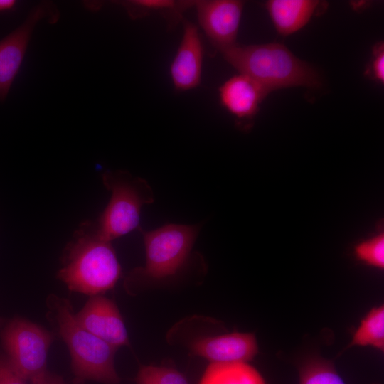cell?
Wrapping results in <instances>:
<instances>
[{
	"label": "cell",
	"instance_id": "cell-1",
	"mask_svg": "<svg viewBox=\"0 0 384 384\" xmlns=\"http://www.w3.org/2000/svg\"><path fill=\"white\" fill-rule=\"evenodd\" d=\"M121 273L111 242L98 235L94 222L82 223L66 248L58 278L70 290L92 297L112 289Z\"/></svg>",
	"mask_w": 384,
	"mask_h": 384
},
{
	"label": "cell",
	"instance_id": "cell-2",
	"mask_svg": "<svg viewBox=\"0 0 384 384\" xmlns=\"http://www.w3.org/2000/svg\"><path fill=\"white\" fill-rule=\"evenodd\" d=\"M220 52L240 74L256 81L268 93L295 86L316 88L321 84L316 70L282 44L236 43Z\"/></svg>",
	"mask_w": 384,
	"mask_h": 384
},
{
	"label": "cell",
	"instance_id": "cell-3",
	"mask_svg": "<svg viewBox=\"0 0 384 384\" xmlns=\"http://www.w3.org/2000/svg\"><path fill=\"white\" fill-rule=\"evenodd\" d=\"M55 309L59 333L69 349L76 383L90 380L118 384L114 363L117 348L82 326L68 300H58Z\"/></svg>",
	"mask_w": 384,
	"mask_h": 384
},
{
	"label": "cell",
	"instance_id": "cell-4",
	"mask_svg": "<svg viewBox=\"0 0 384 384\" xmlns=\"http://www.w3.org/2000/svg\"><path fill=\"white\" fill-rule=\"evenodd\" d=\"M102 181L111 196L94 224L98 235L112 242L140 228L142 208L154 202V194L146 180L127 171H106Z\"/></svg>",
	"mask_w": 384,
	"mask_h": 384
},
{
	"label": "cell",
	"instance_id": "cell-5",
	"mask_svg": "<svg viewBox=\"0 0 384 384\" xmlns=\"http://www.w3.org/2000/svg\"><path fill=\"white\" fill-rule=\"evenodd\" d=\"M202 223H168L152 230L141 227L146 261L133 275L151 280H163L178 274L188 264Z\"/></svg>",
	"mask_w": 384,
	"mask_h": 384
},
{
	"label": "cell",
	"instance_id": "cell-6",
	"mask_svg": "<svg viewBox=\"0 0 384 384\" xmlns=\"http://www.w3.org/2000/svg\"><path fill=\"white\" fill-rule=\"evenodd\" d=\"M1 340L14 368L31 381L44 373L51 334L38 324L14 319L5 327Z\"/></svg>",
	"mask_w": 384,
	"mask_h": 384
},
{
	"label": "cell",
	"instance_id": "cell-7",
	"mask_svg": "<svg viewBox=\"0 0 384 384\" xmlns=\"http://www.w3.org/2000/svg\"><path fill=\"white\" fill-rule=\"evenodd\" d=\"M51 23L59 18V11L50 2H43L31 10L26 19L0 41V101L4 102L20 69L33 31L41 20Z\"/></svg>",
	"mask_w": 384,
	"mask_h": 384
},
{
	"label": "cell",
	"instance_id": "cell-8",
	"mask_svg": "<svg viewBox=\"0 0 384 384\" xmlns=\"http://www.w3.org/2000/svg\"><path fill=\"white\" fill-rule=\"evenodd\" d=\"M243 5L235 0L196 1L199 23L219 51L236 44Z\"/></svg>",
	"mask_w": 384,
	"mask_h": 384
},
{
	"label": "cell",
	"instance_id": "cell-9",
	"mask_svg": "<svg viewBox=\"0 0 384 384\" xmlns=\"http://www.w3.org/2000/svg\"><path fill=\"white\" fill-rule=\"evenodd\" d=\"M75 316L86 330L115 348L129 345L124 322L112 300L92 296Z\"/></svg>",
	"mask_w": 384,
	"mask_h": 384
},
{
	"label": "cell",
	"instance_id": "cell-10",
	"mask_svg": "<svg viewBox=\"0 0 384 384\" xmlns=\"http://www.w3.org/2000/svg\"><path fill=\"white\" fill-rule=\"evenodd\" d=\"M191 348L193 354L211 363H246L258 351L255 335L239 332L201 338Z\"/></svg>",
	"mask_w": 384,
	"mask_h": 384
},
{
	"label": "cell",
	"instance_id": "cell-11",
	"mask_svg": "<svg viewBox=\"0 0 384 384\" xmlns=\"http://www.w3.org/2000/svg\"><path fill=\"white\" fill-rule=\"evenodd\" d=\"M203 55L197 27L190 22L185 23L181 43L170 67L171 80L176 90L186 91L200 84Z\"/></svg>",
	"mask_w": 384,
	"mask_h": 384
},
{
	"label": "cell",
	"instance_id": "cell-12",
	"mask_svg": "<svg viewBox=\"0 0 384 384\" xmlns=\"http://www.w3.org/2000/svg\"><path fill=\"white\" fill-rule=\"evenodd\" d=\"M268 92L250 77L240 74L225 81L219 88L220 102L240 119H250Z\"/></svg>",
	"mask_w": 384,
	"mask_h": 384
},
{
	"label": "cell",
	"instance_id": "cell-13",
	"mask_svg": "<svg viewBox=\"0 0 384 384\" xmlns=\"http://www.w3.org/2000/svg\"><path fill=\"white\" fill-rule=\"evenodd\" d=\"M319 4L312 0H271L266 7L277 31L287 36L304 26Z\"/></svg>",
	"mask_w": 384,
	"mask_h": 384
},
{
	"label": "cell",
	"instance_id": "cell-14",
	"mask_svg": "<svg viewBox=\"0 0 384 384\" xmlns=\"http://www.w3.org/2000/svg\"><path fill=\"white\" fill-rule=\"evenodd\" d=\"M199 384H265L259 372L246 363H211Z\"/></svg>",
	"mask_w": 384,
	"mask_h": 384
},
{
	"label": "cell",
	"instance_id": "cell-15",
	"mask_svg": "<svg viewBox=\"0 0 384 384\" xmlns=\"http://www.w3.org/2000/svg\"><path fill=\"white\" fill-rule=\"evenodd\" d=\"M372 346L384 350V307L373 308L362 319L349 346Z\"/></svg>",
	"mask_w": 384,
	"mask_h": 384
},
{
	"label": "cell",
	"instance_id": "cell-16",
	"mask_svg": "<svg viewBox=\"0 0 384 384\" xmlns=\"http://www.w3.org/2000/svg\"><path fill=\"white\" fill-rule=\"evenodd\" d=\"M299 384L345 383L331 361L321 358H313L301 366Z\"/></svg>",
	"mask_w": 384,
	"mask_h": 384
},
{
	"label": "cell",
	"instance_id": "cell-17",
	"mask_svg": "<svg viewBox=\"0 0 384 384\" xmlns=\"http://www.w3.org/2000/svg\"><path fill=\"white\" fill-rule=\"evenodd\" d=\"M358 260L365 264L383 270L384 268V233H380L358 242L354 247Z\"/></svg>",
	"mask_w": 384,
	"mask_h": 384
},
{
	"label": "cell",
	"instance_id": "cell-18",
	"mask_svg": "<svg viewBox=\"0 0 384 384\" xmlns=\"http://www.w3.org/2000/svg\"><path fill=\"white\" fill-rule=\"evenodd\" d=\"M137 384H189L178 370L162 366H142L137 375Z\"/></svg>",
	"mask_w": 384,
	"mask_h": 384
},
{
	"label": "cell",
	"instance_id": "cell-19",
	"mask_svg": "<svg viewBox=\"0 0 384 384\" xmlns=\"http://www.w3.org/2000/svg\"><path fill=\"white\" fill-rule=\"evenodd\" d=\"M27 380L14 368L6 356L0 354V384H28Z\"/></svg>",
	"mask_w": 384,
	"mask_h": 384
},
{
	"label": "cell",
	"instance_id": "cell-20",
	"mask_svg": "<svg viewBox=\"0 0 384 384\" xmlns=\"http://www.w3.org/2000/svg\"><path fill=\"white\" fill-rule=\"evenodd\" d=\"M370 75L375 80L384 82V49L380 43L373 49V56L370 65Z\"/></svg>",
	"mask_w": 384,
	"mask_h": 384
},
{
	"label": "cell",
	"instance_id": "cell-21",
	"mask_svg": "<svg viewBox=\"0 0 384 384\" xmlns=\"http://www.w3.org/2000/svg\"><path fill=\"white\" fill-rule=\"evenodd\" d=\"M133 6L147 10L173 9L177 4L171 0H135L129 3Z\"/></svg>",
	"mask_w": 384,
	"mask_h": 384
},
{
	"label": "cell",
	"instance_id": "cell-22",
	"mask_svg": "<svg viewBox=\"0 0 384 384\" xmlns=\"http://www.w3.org/2000/svg\"><path fill=\"white\" fill-rule=\"evenodd\" d=\"M31 384H64L58 376L46 371L39 377L31 380Z\"/></svg>",
	"mask_w": 384,
	"mask_h": 384
},
{
	"label": "cell",
	"instance_id": "cell-23",
	"mask_svg": "<svg viewBox=\"0 0 384 384\" xmlns=\"http://www.w3.org/2000/svg\"><path fill=\"white\" fill-rule=\"evenodd\" d=\"M16 5L14 0H0V12L12 9Z\"/></svg>",
	"mask_w": 384,
	"mask_h": 384
},
{
	"label": "cell",
	"instance_id": "cell-24",
	"mask_svg": "<svg viewBox=\"0 0 384 384\" xmlns=\"http://www.w3.org/2000/svg\"><path fill=\"white\" fill-rule=\"evenodd\" d=\"M2 320L0 319V325L1 324Z\"/></svg>",
	"mask_w": 384,
	"mask_h": 384
}]
</instances>
